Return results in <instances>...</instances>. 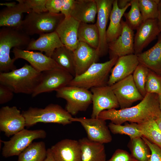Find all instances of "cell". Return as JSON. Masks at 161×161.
<instances>
[{
  "label": "cell",
  "instance_id": "cell-26",
  "mask_svg": "<svg viewBox=\"0 0 161 161\" xmlns=\"http://www.w3.org/2000/svg\"><path fill=\"white\" fill-rule=\"evenodd\" d=\"M81 151V161H106L103 144L92 141L87 137L78 140Z\"/></svg>",
  "mask_w": 161,
  "mask_h": 161
},
{
  "label": "cell",
  "instance_id": "cell-36",
  "mask_svg": "<svg viewBox=\"0 0 161 161\" xmlns=\"http://www.w3.org/2000/svg\"><path fill=\"white\" fill-rule=\"evenodd\" d=\"M138 0L143 22L148 19H157L158 5L160 0Z\"/></svg>",
  "mask_w": 161,
  "mask_h": 161
},
{
  "label": "cell",
  "instance_id": "cell-6",
  "mask_svg": "<svg viewBox=\"0 0 161 161\" xmlns=\"http://www.w3.org/2000/svg\"><path fill=\"white\" fill-rule=\"evenodd\" d=\"M118 58L116 57L104 63H94L84 73L74 77L68 86L89 89L106 85L109 74Z\"/></svg>",
  "mask_w": 161,
  "mask_h": 161
},
{
  "label": "cell",
  "instance_id": "cell-40",
  "mask_svg": "<svg viewBox=\"0 0 161 161\" xmlns=\"http://www.w3.org/2000/svg\"><path fill=\"white\" fill-rule=\"evenodd\" d=\"M106 161H137L127 151L120 149L116 150L112 157Z\"/></svg>",
  "mask_w": 161,
  "mask_h": 161
},
{
  "label": "cell",
  "instance_id": "cell-18",
  "mask_svg": "<svg viewBox=\"0 0 161 161\" xmlns=\"http://www.w3.org/2000/svg\"><path fill=\"white\" fill-rule=\"evenodd\" d=\"M73 52L75 77L84 73L93 64L96 62L100 57L96 49L82 42L79 41Z\"/></svg>",
  "mask_w": 161,
  "mask_h": 161
},
{
  "label": "cell",
  "instance_id": "cell-12",
  "mask_svg": "<svg viewBox=\"0 0 161 161\" xmlns=\"http://www.w3.org/2000/svg\"><path fill=\"white\" fill-rule=\"evenodd\" d=\"M25 120L16 106H6L0 109V130L9 137L24 129Z\"/></svg>",
  "mask_w": 161,
  "mask_h": 161
},
{
  "label": "cell",
  "instance_id": "cell-22",
  "mask_svg": "<svg viewBox=\"0 0 161 161\" xmlns=\"http://www.w3.org/2000/svg\"><path fill=\"white\" fill-rule=\"evenodd\" d=\"M18 3L11 7H7L0 12V26L21 29L23 20V14L32 12L22 0H17Z\"/></svg>",
  "mask_w": 161,
  "mask_h": 161
},
{
  "label": "cell",
  "instance_id": "cell-43",
  "mask_svg": "<svg viewBox=\"0 0 161 161\" xmlns=\"http://www.w3.org/2000/svg\"><path fill=\"white\" fill-rule=\"evenodd\" d=\"M131 0H117V4L120 9L124 8L130 2Z\"/></svg>",
  "mask_w": 161,
  "mask_h": 161
},
{
  "label": "cell",
  "instance_id": "cell-29",
  "mask_svg": "<svg viewBox=\"0 0 161 161\" xmlns=\"http://www.w3.org/2000/svg\"><path fill=\"white\" fill-rule=\"evenodd\" d=\"M51 58L61 68L71 74L74 77L75 76L73 51L64 46L56 49Z\"/></svg>",
  "mask_w": 161,
  "mask_h": 161
},
{
  "label": "cell",
  "instance_id": "cell-7",
  "mask_svg": "<svg viewBox=\"0 0 161 161\" xmlns=\"http://www.w3.org/2000/svg\"><path fill=\"white\" fill-rule=\"evenodd\" d=\"M56 92L57 97L66 101L65 109L72 115L86 111L92 103V93L86 89L67 86Z\"/></svg>",
  "mask_w": 161,
  "mask_h": 161
},
{
  "label": "cell",
  "instance_id": "cell-27",
  "mask_svg": "<svg viewBox=\"0 0 161 161\" xmlns=\"http://www.w3.org/2000/svg\"><path fill=\"white\" fill-rule=\"evenodd\" d=\"M117 0H114L110 13V22L106 32V40L108 44L115 40L121 35L122 30V17L127 8L131 6L130 2L123 9H120Z\"/></svg>",
  "mask_w": 161,
  "mask_h": 161
},
{
  "label": "cell",
  "instance_id": "cell-3",
  "mask_svg": "<svg viewBox=\"0 0 161 161\" xmlns=\"http://www.w3.org/2000/svg\"><path fill=\"white\" fill-rule=\"evenodd\" d=\"M42 72L31 65L8 72H0V83L10 87L14 93L32 95L39 83Z\"/></svg>",
  "mask_w": 161,
  "mask_h": 161
},
{
  "label": "cell",
  "instance_id": "cell-41",
  "mask_svg": "<svg viewBox=\"0 0 161 161\" xmlns=\"http://www.w3.org/2000/svg\"><path fill=\"white\" fill-rule=\"evenodd\" d=\"M14 92L8 86L0 83V104L10 101L13 98Z\"/></svg>",
  "mask_w": 161,
  "mask_h": 161
},
{
  "label": "cell",
  "instance_id": "cell-47",
  "mask_svg": "<svg viewBox=\"0 0 161 161\" xmlns=\"http://www.w3.org/2000/svg\"><path fill=\"white\" fill-rule=\"evenodd\" d=\"M16 3L14 2H11L9 3H1L0 5H5L7 6V7H11L13 6L16 4Z\"/></svg>",
  "mask_w": 161,
  "mask_h": 161
},
{
  "label": "cell",
  "instance_id": "cell-15",
  "mask_svg": "<svg viewBox=\"0 0 161 161\" xmlns=\"http://www.w3.org/2000/svg\"><path fill=\"white\" fill-rule=\"evenodd\" d=\"M122 30L120 36L114 41L108 44L110 59L134 54V35L133 30L122 19Z\"/></svg>",
  "mask_w": 161,
  "mask_h": 161
},
{
  "label": "cell",
  "instance_id": "cell-13",
  "mask_svg": "<svg viewBox=\"0 0 161 161\" xmlns=\"http://www.w3.org/2000/svg\"><path fill=\"white\" fill-rule=\"evenodd\" d=\"M93 107L91 117H97L102 111L120 107L110 86L108 85L91 89Z\"/></svg>",
  "mask_w": 161,
  "mask_h": 161
},
{
  "label": "cell",
  "instance_id": "cell-5",
  "mask_svg": "<svg viewBox=\"0 0 161 161\" xmlns=\"http://www.w3.org/2000/svg\"><path fill=\"white\" fill-rule=\"evenodd\" d=\"M65 18L62 13L47 12L36 13L32 11L23 20L21 29L29 36L52 32Z\"/></svg>",
  "mask_w": 161,
  "mask_h": 161
},
{
  "label": "cell",
  "instance_id": "cell-8",
  "mask_svg": "<svg viewBox=\"0 0 161 161\" xmlns=\"http://www.w3.org/2000/svg\"><path fill=\"white\" fill-rule=\"evenodd\" d=\"M46 136L47 133L44 130L24 129L13 135L9 140L2 141L4 144L2 156L5 158L18 156L32 143L34 140L44 139Z\"/></svg>",
  "mask_w": 161,
  "mask_h": 161
},
{
  "label": "cell",
  "instance_id": "cell-2",
  "mask_svg": "<svg viewBox=\"0 0 161 161\" xmlns=\"http://www.w3.org/2000/svg\"><path fill=\"white\" fill-rule=\"evenodd\" d=\"M31 40L22 29L2 27L0 30V72H8L16 69V61L10 57L13 48L25 50Z\"/></svg>",
  "mask_w": 161,
  "mask_h": 161
},
{
  "label": "cell",
  "instance_id": "cell-46",
  "mask_svg": "<svg viewBox=\"0 0 161 161\" xmlns=\"http://www.w3.org/2000/svg\"><path fill=\"white\" fill-rule=\"evenodd\" d=\"M155 120L158 127L161 130V116L157 119Z\"/></svg>",
  "mask_w": 161,
  "mask_h": 161
},
{
  "label": "cell",
  "instance_id": "cell-9",
  "mask_svg": "<svg viewBox=\"0 0 161 161\" xmlns=\"http://www.w3.org/2000/svg\"><path fill=\"white\" fill-rule=\"evenodd\" d=\"M74 78L71 74L61 68L44 71L32 96L34 97L42 93L56 91L68 86Z\"/></svg>",
  "mask_w": 161,
  "mask_h": 161
},
{
  "label": "cell",
  "instance_id": "cell-37",
  "mask_svg": "<svg viewBox=\"0 0 161 161\" xmlns=\"http://www.w3.org/2000/svg\"><path fill=\"white\" fill-rule=\"evenodd\" d=\"M149 69L144 65L139 64L133 74V80L138 91L144 97L146 94L145 85Z\"/></svg>",
  "mask_w": 161,
  "mask_h": 161
},
{
  "label": "cell",
  "instance_id": "cell-48",
  "mask_svg": "<svg viewBox=\"0 0 161 161\" xmlns=\"http://www.w3.org/2000/svg\"><path fill=\"white\" fill-rule=\"evenodd\" d=\"M159 108L161 111V94L158 95Z\"/></svg>",
  "mask_w": 161,
  "mask_h": 161
},
{
  "label": "cell",
  "instance_id": "cell-23",
  "mask_svg": "<svg viewBox=\"0 0 161 161\" xmlns=\"http://www.w3.org/2000/svg\"><path fill=\"white\" fill-rule=\"evenodd\" d=\"M64 46L57 33L55 31L40 34L39 38L36 40L31 39L25 50L44 52L47 56L51 57L56 49Z\"/></svg>",
  "mask_w": 161,
  "mask_h": 161
},
{
  "label": "cell",
  "instance_id": "cell-24",
  "mask_svg": "<svg viewBox=\"0 0 161 161\" xmlns=\"http://www.w3.org/2000/svg\"><path fill=\"white\" fill-rule=\"evenodd\" d=\"M97 13L95 0H75L70 16L80 22L94 23Z\"/></svg>",
  "mask_w": 161,
  "mask_h": 161
},
{
  "label": "cell",
  "instance_id": "cell-33",
  "mask_svg": "<svg viewBox=\"0 0 161 161\" xmlns=\"http://www.w3.org/2000/svg\"><path fill=\"white\" fill-rule=\"evenodd\" d=\"M108 127L110 132L114 134L126 135L129 136L130 139L142 136L139 124L136 123H129L125 122L124 125H123L110 122Z\"/></svg>",
  "mask_w": 161,
  "mask_h": 161
},
{
  "label": "cell",
  "instance_id": "cell-39",
  "mask_svg": "<svg viewBox=\"0 0 161 161\" xmlns=\"http://www.w3.org/2000/svg\"><path fill=\"white\" fill-rule=\"evenodd\" d=\"M25 4L32 12L40 13L47 12L46 7L47 0H22Z\"/></svg>",
  "mask_w": 161,
  "mask_h": 161
},
{
  "label": "cell",
  "instance_id": "cell-35",
  "mask_svg": "<svg viewBox=\"0 0 161 161\" xmlns=\"http://www.w3.org/2000/svg\"><path fill=\"white\" fill-rule=\"evenodd\" d=\"M130 3V10L124 14L125 21L131 29L137 30L143 22V17L139 7L138 0H131Z\"/></svg>",
  "mask_w": 161,
  "mask_h": 161
},
{
  "label": "cell",
  "instance_id": "cell-14",
  "mask_svg": "<svg viewBox=\"0 0 161 161\" xmlns=\"http://www.w3.org/2000/svg\"><path fill=\"white\" fill-rule=\"evenodd\" d=\"M95 1L97 7V18L95 24L99 36V44L96 50L100 56L106 54L109 51L106 40V26L114 0Z\"/></svg>",
  "mask_w": 161,
  "mask_h": 161
},
{
  "label": "cell",
  "instance_id": "cell-28",
  "mask_svg": "<svg viewBox=\"0 0 161 161\" xmlns=\"http://www.w3.org/2000/svg\"><path fill=\"white\" fill-rule=\"evenodd\" d=\"M78 41L85 43L97 49L98 47L99 36L96 24L80 22L78 30Z\"/></svg>",
  "mask_w": 161,
  "mask_h": 161
},
{
  "label": "cell",
  "instance_id": "cell-44",
  "mask_svg": "<svg viewBox=\"0 0 161 161\" xmlns=\"http://www.w3.org/2000/svg\"><path fill=\"white\" fill-rule=\"evenodd\" d=\"M44 161H56L52 153L50 148L47 149L46 157Z\"/></svg>",
  "mask_w": 161,
  "mask_h": 161
},
{
  "label": "cell",
  "instance_id": "cell-42",
  "mask_svg": "<svg viewBox=\"0 0 161 161\" xmlns=\"http://www.w3.org/2000/svg\"><path fill=\"white\" fill-rule=\"evenodd\" d=\"M149 147L151 151L149 161H161V148L142 137Z\"/></svg>",
  "mask_w": 161,
  "mask_h": 161
},
{
  "label": "cell",
  "instance_id": "cell-16",
  "mask_svg": "<svg viewBox=\"0 0 161 161\" xmlns=\"http://www.w3.org/2000/svg\"><path fill=\"white\" fill-rule=\"evenodd\" d=\"M134 41V54L137 55L142 52L152 41L160 33L157 19L147 20L137 29Z\"/></svg>",
  "mask_w": 161,
  "mask_h": 161
},
{
  "label": "cell",
  "instance_id": "cell-34",
  "mask_svg": "<svg viewBox=\"0 0 161 161\" xmlns=\"http://www.w3.org/2000/svg\"><path fill=\"white\" fill-rule=\"evenodd\" d=\"M75 0H47L46 7L49 13L62 14L65 17L70 16Z\"/></svg>",
  "mask_w": 161,
  "mask_h": 161
},
{
  "label": "cell",
  "instance_id": "cell-38",
  "mask_svg": "<svg viewBox=\"0 0 161 161\" xmlns=\"http://www.w3.org/2000/svg\"><path fill=\"white\" fill-rule=\"evenodd\" d=\"M145 90L146 93L161 94V75L149 69Z\"/></svg>",
  "mask_w": 161,
  "mask_h": 161
},
{
  "label": "cell",
  "instance_id": "cell-17",
  "mask_svg": "<svg viewBox=\"0 0 161 161\" xmlns=\"http://www.w3.org/2000/svg\"><path fill=\"white\" fill-rule=\"evenodd\" d=\"M12 52L13 58H21L28 61L33 67L40 72L56 68H60L51 58L43 54L41 52L21 49L16 48L13 49Z\"/></svg>",
  "mask_w": 161,
  "mask_h": 161
},
{
  "label": "cell",
  "instance_id": "cell-31",
  "mask_svg": "<svg viewBox=\"0 0 161 161\" xmlns=\"http://www.w3.org/2000/svg\"><path fill=\"white\" fill-rule=\"evenodd\" d=\"M128 146L131 155L137 161H149L151 150L142 137L130 139Z\"/></svg>",
  "mask_w": 161,
  "mask_h": 161
},
{
  "label": "cell",
  "instance_id": "cell-10",
  "mask_svg": "<svg viewBox=\"0 0 161 161\" xmlns=\"http://www.w3.org/2000/svg\"><path fill=\"white\" fill-rule=\"evenodd\" d=\"M71 121L80 123L86 131L88 139L92 141L102 144L112 140V137L106 121L98 117H73Z\"/></svg>",
  "mask_w": 161,
  "mask_h": 161
},
{
  "label": "cell",
  "instance_id": "cell-25",
  "mask_svg": "<svg viewBox=\"0 0 161 161\" xmlns=\"http://www.w3.org/2000/svg\"><path fill=\"white\" fill-rule=\"evenodd\" d=\"M155 44L147 50L137 55L139 64L161 75V32Z\"/></svg>",
  "mask_w": 161,
  "mask_h": 161
},
{
  "label": "cell",
  "instance_id": "cell-32",
  "mask_svg": "<svg viewBox=\"0 0 161 161\" xmlns=\"http://www.w3.org/2000/svg\"><path fill=\"white\" fill-rule=\"evenodd\" d=\"M142 136L161 148V130L154 119L138 124Z\"/></svg>",
  "mask_w": 161,
  "mask_h": 161
},
{
  "label": "cell",
  "instance_id": "cell-4",
  "mask_svg": "<svg viewBox=\"0 0 161 161\" xmlns=\"http://www.w3.org/2000/svg\"><path fill=\"white\" fill-rule=\"evenodd\" d=\"M21 113L25 118V127L32 126L38 123H54L63 126L72 123V115L60 105L51 103L44 108L30 107Z\"/></svg>",
  "mask_w": 161,
  "mask_h": 161
},
{
  "label": "cell",
  "instance_id": "cell-19",
  "mask_svg": "<svg viewBox=\"0 0 161 161\" xmlns=\"http://www.w3.org/2000/svg\"><path fill=\"white\" fill-rule=\"evenodd\" d=\"M50 149L56 161H81V151L78 140L64 139Z\"/></svg>",
  "mask_w": 161,
  "mask_h": 161
},
{
  "label": "cell",
  "instance_id": "cell-20",
  "mask_svg": "<svg viewBox=\"0 0 161 161\" xmlns=\"http://www.w3.org/2000/svg\"><path fill=\"white\" fill-rule=\"evenodd\" d=\"M139 64L137 55L134 54L119 57L111 70L108 85L111 86L132 75Z\"/></svg>",
  "mask_w": 161,
  "mask_h": 161
},
{
  "label": "cell",
  "instance_id": "cell-11",
  "mask_svg": "<svg viewBox=\"0 0 161 161\" xmlns=\"http://www.w3.org/2000/svg\"><path fill=\"white\" fill-rule=\"evenodd\" d=\"M110 86L120 109L130 107L133 103L143 98L134 84L132 75Z\"/></svg>",
  "mask_w": 161,
  "mask_h": 161
},
{
  "label": "cell",
  "instance_id": "cell-45",
  "mask_svg": "<svg viewBox=\"0 0 161 161\" xmlns=\"http://www.w3.org/2000/svg\"><path fill=\"white\" fill-rule=\"evenodd\" d=\"M159 27L161 32V0L158 5V16L157 18Z\"/></svg>",
  "mask_w": 161,
  "mask_h": 161
},
{
  "label": "cell",
  "instance_id": "cell-30",
  "mask_svg": "<svg viewBox=\"0 0 161 161\" xmlns=\"http://www.w3.org/2000/svg\"><path fill=\"white\" fill-rule=\"evenodd\" d=\"M47 152L44 142H33L18 156L17 161H44Z\"/></svg>",
  "mask_w": 161,
  "mask_h": 161
},
{
  "label": "cell",
  "instance_id": "cell-21",
  "mask_svg": "<svg viewBox=\"0 0 161 161\" xmlns=\"http://www.w3.org/2000/svg\"><path fill=\"white\" fill-rule=\"evenodd\" d=\"M80 23L70 16L65 17L55 31L64 46L72 51L79 42L78 32Z\"/></svg>",
  "mask_w": 161,
  "mask_h": 161
},
{
  "label": "cell",
  "instance_id": "cell-1",
  "mask_svg": "<svg viewBox=\"0 0 161 161\" xmlns=\"http://www.w3.org/2000/svg\"><path fill=\"white\" fill-rule=\"evenodd\" d=\"M161 116L158 95L147 93L141 101L136 105L120 109H115L101 112L97 117L104 120L122 125L125 122L143 123L148 120H156Z\"/></svg>",
  "mask_w": 161,
  "mask_h": 161
}]
</instances>
